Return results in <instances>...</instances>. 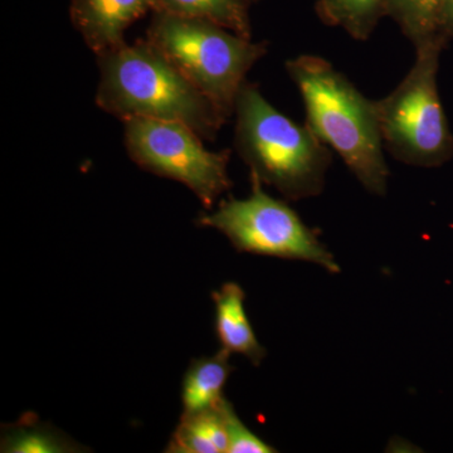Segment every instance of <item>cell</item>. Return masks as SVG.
Segmentation results:
<instances>
[{
	"mask_svg": "<svg viewBox=\"0 0 453 453\" xmlns=\"http://www.w3.org/2000/svg\"><path fill=\"white\" fill-rule=\"evenodd\" d=\"M96 105L119 120L179 122L213 142L226 118L146 40L96 56Z\"/></svg>",
	"mask_w": 453,
	"mask_h": 453,
	"instance_id": "obj_1",
	"label": "cell"
},
{
	"mask_svg": "<svg viewBox=\"0 0 453 453\" xmlns=\"http://www.w3.org/2000/svg\"><path fill=\"white\" fill-rule=\"evenodd\" d=\"M285 67L303 97L306 125L369 193L386 196L390 172L375 101L324 57L300 55Z\"/></svg>",
	"mask_w": 453,
	"mask_h": 453,
	"instance_id": "obj_2",
	"label": "cell"
},
{
	"mask_svg": "<svg viewBox=\"0 0 453 453\" xmlns=\"http://www.w3.org/2000/svg\"><path fill=\"white\" fill-rule=\"evenodd\" d=\"M234 116V148L251 177L288 201L321 195L332 149L308 125L283 115L249 81L238 92Z\"/></svg>",
	"mask_w": 453,
	"mask_h": 453,
	"instance_id": "obj_3",
	"label": "cell"
},
{
	"mask_svg": "<svg viewBox=\"0 0 453 453\" xmlns=\"http://www.w3.org/2000/svg\"><path fill=\"white\" fill-rule=\"evenodd\" d=\"M145 40L231 120L247 73L268 52L267 42H253L210 20L153 12Z\"/></svg>",
	"mask_w": 453,
	"mask_h": 453,
	"instance_id": "obj_4",
	"label": "cell"
},
{
	"mask_svg": "<svg viewBox=\"0 0 453 453\" xmlns=\"http://www.w3.org/2000/svg\"><path fill=\"white\" fill-rule=\"evenodd\" d=\"M445 38L416 47V61L389 95L375 101L384 148L407 165H441L453 142L437 89L438 58Z\"/></svg>",
	"mask_w": 453,
	"mask_h": 453,
	"instance_id": "obj_5",
	"label": "cell"
},
{
	"mask_svg": "<svg viewBox=\"0 0 453 453\" xmlns=\"http://www.w3.org/2000/svg\"><path fill=\"white\" fill-rule=\"evenodd\" d=\"M251 196L220 202L216 211L199 214L196 226L217 229L235 251L310 262L339 273L333 253L299 214L285 201L267 195L258 179L251 177Z\"/></svg>",
	"mask_w": 453,
	"mask_h": 453,
	"instance_id": "obj_6",
	"label": "cell"
},
{
	"mask_svg": "<svg viewBox=\"0 0 453 453\" xmlns=\"http://www.w3.org/2000/svg\"><path fill=\"white\" fill-rule=\"evenodd\" d=\"M124 142L130 159L145 172L189 188L205 210L231 190V151H211L195 130L179 122L127 119Z\"/></svg>",
	"mask_w": 453,
	"mask_h": 453,
	"instance_id": "obj_7",
	"label": "cell"
},
{
	"mask_svg": "<svg viewBox=\"0 0 453 453\" xmlns=\"http://www.w3.org/2000/svg\"><path fill=\"white\" fill-rule=\"evenodd\" d=\"M157 0H73L71 22L95 56L119 49L136 20L155 12Z\"/></svg>",
	"mask_w": 453,
	"mask_h": 453,
	"instance_id": "obj_8",
	"label": "cell"
},
{
	"mask_svg": "<svg viewBox=\"0 0 453 453\" xmlns=\"http://www.w3.org/2000/svg\"><path fill=\"white\" fill-rule=\"evenodd\" d=\"M211 300L214 303V332L220 348L231 356H243L252 365H261L267 350L259 344L244 309L246 294L241 285L226 282L219 290L211 292Z\"/></svg>",
	"mask_w": 453,
	"mask_h": 453,
	"instance_id": "obj_9",
	"label": "cell"
},
{
	"mask_svg": "<svg viewBox=\"0 0 453 453\" xmlns=\"http://www.w3.org/2000/svg\"><path fill=\"white\" fill-rule=\"evenodd\" d=\"M229 357L231 354L220 348L214 356L190 362L181 381L183 414L210 410L225 399L223 390L234 371Z\"/></svg>",
	"mask_w": 453,
	"mask_h": 453,
	"instance_id": "obj_10",
	"label": "cell"
},
{
	"mask_svg": "<svg viewBox=\"0 0 453 453\" xmlns=\"http://www.w3.org/2000/svg\"><path fill=\"white\" fill-rule=\"evenodd\" d=\"M226 401L225 398L216 407L201 412L181 413L164 452L228 453Z\"/></svg>",
	"mask_w": 453,
	"mask_h": 453,
	"instance_id": "obj_11",
	"label": "cell"
},
{
	"mask_svg": "<svg viewBox=\"0 0 453 453\" xmlns=\"http://www.w3.org/2000/svg\"><path fill=\"white\" fill-rule=\"evenodd\" d=\"M0 451L3 453H73L88 449L37 414L27 412L19 421L3 426Z\"/></svg>",
	"mask_w": 453,
	"mask_h": 453,
	"instance_id": "obj_12",
	"label": "cell"
},
{
	"mask_svg": "<svg viewBox=\"0 0 453 453\" xmlns=\"http://www.w3.org/2000/svg\"><path fill=\"white\" fill-rule=\"evenodd\" d=\"M390 0H318L316 16L325 26L336 27L353 40L372 37L383 18L389 17Z\"/></svg>",
	"mask_w": 453,
	"mask_h": 453,
	"instance_id": "obj_13",
	"label": "cell"
},
{
	"mask_svg": "<svg viewBox=\"0 0 453 453\" xmlns=\"http://www.w3.org/2000/svg\"><path fill=\"white\" fill-rule=\"evenodd\" d=\"M250 4L251 0H157L155 12L210 20L242 37L252 38Z\"/></svg>",
	"mask_w": 453,
	"mask_h": 453,
	"instance_id": "obj_14",
	"label": "cell"
},
{
	"mask_svg": "<svg viewBox=\"0 0 453 453\" xmlns=\"http://www.w3.org/2000/svg\"><path fill=\"white\" fill-rule=\"evenodd\" d=\"M445 0H390L389 17L417 47L425 42L445 38Z\"/></svg>",
	"mask_w": 453,
	"mask_h": 453,
	"instance_id": "obj_15",
	"label": "cell"
},
{
	"mask_svg": "<svg viewBox=\"0 0 453 453\" xmlns=\"http://www.w3.org/2000/svg\"><path fill=\"white\" fill-rule=\"evenodd\" d=\"M226 432H228V453H273L275 447L268 445L257 434L247 427L235 413L234 404L226 401Z\"/></svg>",
	"mask_w": 453,
	"mask_h": 453,
	"instance_id": "obj_16",
	"label": "cell"
},
{
	"mask_svg": "<svg viewBox=\"0 0 453 453\" xmlns=\"http://www.w3.org/2000/svg\"><path fill=\"white\" fill-rule=\"evenodd\" d=\"M443 28L445 33H453V0H445L443 11Z\"/></svg>",
	"mask_w": 453,
	"mask_h": 453,
	"instance_id": "obj_17",
	"label": "cell"
},
{
	"mask_svg": "<svg viewBox=\"0 0 453 453\" xmlns=\"http://www.w3.org/2000/svg\"><path fill=\"white\" fill-rule=\"evenodd\" d=\"M259 2V0H251V3Z\"/></svg>",
	"mask_w": 453,
	"mask_h": 453,
	"instance_id": "obj_18",
	"label": "cell"
}]
</instances>
